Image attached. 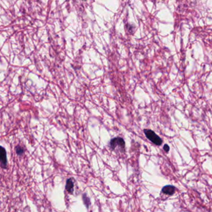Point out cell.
Returning <instances> with one entry per match:
<instances>
[{
    "instance_id": "1",
    "label": "cell",
    "mask_w": 212,
    "mask_h": 212,
    "mask_svg": "<svg viewBox=\"0 0 212 212\" xmlns=\"http://www.w3.org/2000/svg\"><path fill=\"white\" fill-rule=\"evenodd\" d=\"M144 133L147 138L155 145L159 146L162 144V141L161 138L159 136H158L153 131L149 129H145L144 130Z\"/></svg>"
},
{
    "instance_id": "2",
    "label": "cell",
    "mask_w": 212,
    "mask_h": 212,
    "mask_svg": "<svg viewBox=\"0 0 212 212\" xmlns=\"http://www.w3.org/2000/svg\"><path fill=\"white\" fill-rule=\"evenodd\" d=\"M111 148L113 149L115 148H120V149H124L125 148V141L123 138L120 137H117L112 139L110 141L109 144Z\"/></svg>"
},
{
    "instance_id": "3",
    "label": "cell",
    "mask_w": 212,
    "mask_h": 212,
    "mask_svg": "<svg viewBox=\"0 0 212 212\" xmlns=\"http://www.w3.org/2000/svg\"><path fill=\"white\" fill-rule=\"evenodd\" d=\"M7 154L6 149L2 146H0V165L3 168L7 167Z\"/></svg>"
},
{
    "instance_id": "4",
    "label": "cell",
    "mask_w": 212,
    "mask_h": 212,
    "mask_svg": "<svg viewBox=\"0 0 212 212\" xmlns=\"http://www.w3.org/2000/svg\"><path fill=\"white\" fill-rule=\"evenodd\" d=\"M175 191V188L172 186V185H166L164 186L162 189V192L167 195H172Z\"/></svg>"
},
{
    "instance_id": "5",
    "label": "cell",
    "mask_w": 212,
    "mask_h": 212,
    "mask_svg": "<svg viewBox=\"0 0 212 212\" xmlns=\"http://www.w3.org/2000/svg\"><path fill=\"white\" fill-rule=\"evenodd\" d=\"M66 189L70 193H73V190H74V184L71 179H68L67 180V184H66Z\"/></svg>"
},
{
    "instance_id": "6",
    "label": "cell",
    "mask_w": 212,
    "mask_h": 212,
    "mask_svg": "<svg viewBox=\"0 0 212 212\" xmlns=\"http://www.w3.org/2000/svg\"><path fill=\"white\" fill-rule=\"evenodd\" d=\"M16 153L18 154V155L21 156L24 153V149L23 147H21V146L18 145V146L16 147Z\"/></svg>"
},
{
    "instance_id": "7",
    "label": "cell",
    "mask_w": 212,
    "mask_h": 212,
    "mask_svg": "<svg viewBox=\"0 0 212 212\" xmlns=\"http://www.w3.org/2000/svg\"><path fill=\"white\" fill-rule=\"evenodd\" d=\"M83 201H84V204L86 205V206L87 207H88V206H89V205H90V200H89V198L87 197L86 194H84V195H83Z\"/></svg>"
},
{
    "instance_id": "8",
    "label": "cell",
    "mask_w": 212,
    "mask_h": 212,
    "mask_svg": "<svg viewBox=\"0 0 212 212\" xmlns=\"http://www.w3.org/2000/svg\"><path fill=\"white\" fill-rule=\"evenodd\" d=\"M163 149H164V150L166 153H167V152L169 151V146L167 145H165L164 146Z\"/></svg>"
}]
</instances>
